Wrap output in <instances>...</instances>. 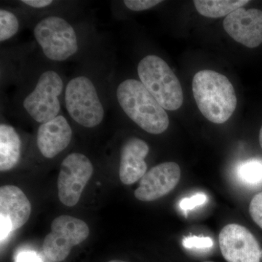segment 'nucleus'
I'll use <instances>...</instances> for the list:
<instances>
[{
	"instance_id": "7ed1b4c3",
	"label": "nucleus",
	"mask_w": 262,
	"mask_h": 262,
	"mask_svg": "<svg viewBox=\"0 0 262 262\" xmlns=\"http://www.w3.org/2000/svg\"><path fill=\"white\" fill-rule=\"evenodd\" d=\"M63 103L72 121L84 128L99 126L106 115L101 87L91 73H80L67 81Z\"/></svg>"
},
{
	"instance_id": "cd10ccee",
	"label": "nucleus",
	"mask_w": 262,
	"mask_h": 262,
	"mask_svg": "<svg viewBox=\"0 0 262 262\" xmlns=\"http://www.w3.org/2000/svg\"><path fill=\"white\" fill-rule=\"evenodd\" d=\"M204 262H213V261H204Z\"/></svg>"
},
{
	"instance_id": "6e6552de",
	"label": "nucleus",
	"mask_w": 262,
	"mask_h": 262,
	"mask_svg": "<svg viewBox=\"0 0 262 262\" xmlns=\"http://www.w3.org/2000/svg\"><path fill=\"white\" fill-rule=\"evenodd\" d=\"M93 173L94 165L86 155L79 152L67 155L62 161L58 178L60 201L66 206H76Z\"/></svg>"
},
{
	"instance_id": "f8f14e48",
	"label": "nucleus",
	"mask_w": 262,
	"mask_h": 262,
	"mask_svg": "<svg viewBox=\"0 0 262 262\" xmlns=\"http://www.w3.org/2000/svg\"><path fill=\"white\" fill-rule=\"evenodd\" d=\"M73 130L68 120L61 115L39 125L37 132V146L41 155L53 159L64 151L72 141Z\"/></svg>"
},
{
	"instance_id": "20e7f679",
	"label": "nucleus",
	"mask_w": 262,
	"mask_h": 262,
	"mask_svg": "<svg viewBox=\"0 0 262 262\" xmlns=\"http://www.w3.org/2000/svg\"><path fill=\"white\" fill-rule=\"evenodd\" d=\"M192 92L202 115L213 123H225L237 107L233 85L227 77L214 71L196 73L192 80Z\"/></svg>"
},
{
	"instance_id": "ddd939ff",
	"label": "nucleus",
	"mask_w": 262,
	"mask_h": 262,
	"mask_svg": "<svg viewBox=\"0 0 262 262\" xmlns=\"http://www.w3.org/2000/svg\"><path fill=\"white\" fill-rule=\"evenodd\" d=\"M149 147L146 142L137 137L127 139L120 150V181L125 185H130L141 180L147 170L145 158Z\"/></svg>"
},
{
	"instance_id": "9d476101",
	"label": "nucleus",
	"mask_w": 262,
	"mask_h": 262,
	"mask_svg": "<svg viewBox=\"0 0 262 262\" xmlns=\"http://www.w3.org/2000/svg\"><path fill=\"white\" fill-rule=\"evenodd\" d=\"M180 178L181 169L178 164L174 162L160 163L146 172L134 194L139 201H156L173 190Z\"/></svg>"
},
{
	"instance_id": "a211bd4d",
	"label": "nucleus",
	"mask_w": 262,
	"mask_h": 262,
	"mask_svg": "<svg viewBox=\"0 0 262 262\" xmlns=\"http://www.w3.org/2000/svg\"><path fill=\"white\" fill-rule=\"evenodd\" d=\"M237 177L246 184H260L262 182V163L258 160H250L241 164L237 168Z\"/></svg>"
},
{
	"instance_id": "9b49d317",
	"label": "nucleus",
	"mask_w": 262,
	"mask_h": 262,
	"mask_svg": "<svg viewBox=\"0 0 262 262\" xmlns=\"http://www.w3.org/2000/svg\"><path fill=\"white\" fill-rule=\"evenodd\" d=\"M226 32L236 42L255 48L262 43V11L244 8L234 10L223 21Z\"/></svg>"
},
{
	"instance_id": "0eeeda50",
	"label": "nucleus",
	"mask_w": 262,
	"mask_h": 262,
	"mask_svg": "<svg viewBox=\"0 0 262 262\" xmlns=\"http://www.w3.org/2000/svg\"><path fill=\"white\" fill-rule=\"evenodd\" d=\"M89 226L83 221L62 215L51 224V232L43 242V251L52 261H63L70 255L74 246L83 242L89 237Z\"/></svg>"
},
{
	"instance_id": "393cba45",
	"label": "nucleus",
	"mask_w": 262,
	"mask_h": 262,
	"mask_svg": "<svg viewBox=\"0 0 262 262\" xmlns=\"http://www.w3.org/2000/svg\"><path fill=\"white\" fill-rule=\"evenodd\" d=\"M259 144L262 149V126L261 127V129H260L259 131Z\"/></svg>"
},
{
	"instance_id": "aec40b11",
	"label": "nucleus",
	"mask_w": 262,
	"mask_h": 262,
	"mask_svg": "<svg viewBox=\"0 0 262 262\" xmlns=\"http://www.w3.org/2000/svg\"><path fill=\"white\" fill-rule=\"evenodd\" d=\"M249 213L253 222L262 229V192L256 194L251 200Z\"/></svg>"
},
{
	"instance_id": "39448f33",
	"label": "nucleus",
	"mask_w": 262,
	"mask_h": 262,
	"mask_svg": "<svg viewBox=\"0 0 262 262\" xmlns=\"http://www.w3.org/2000/svg\"><path fill=\"white\" fill-rule=\"evenodd\" d=\"M33 35L43 56L52 62L70 61L80 53L82 48L80 31L62 15L42 17L34 25Z\"/></svg>"
},
{
	"instance_id": "2eb2a0df",
	"label": "nucleus",
	"mask_w": 262,
	"mask_h": 262,
	"mask_svg": "<svg viewBox=\"0 0 262 262\" xmlns=\"http://www.w3.org/2000/svg\"><path fill=\"white\" fill-rule=\"evenodd\" d=\"M21 157V140L15 127L9 124H0V170L14 168Z\"/></svg>"
},
{
	"instance_id": "4468645a",
	"label": "nucleus",
	"mask_w": 262,
	"mask_h": 262,
	"mask_svg": "<svg viewBox=\"0 0 262 262\" xmlns=\"http://www.w3.org/2000/svg\"><path fill=\"white\" fill-rule=\"evenodd\" d=\"M31 213L30 202L20 188L14 185L0 188V220L8 222L14 231L27 223Z\"/></svg>"
},
{
	"instance_id": "f03ea898",
	"label": "nucleus",
	"mask_w": 262,
	"mask_h": 262,
	"mask_svg": "<svg viewBox=\"0 0 262 262\" xmlns=\"http://www.w3.org/2000/svg\"><path fill=\"white\" fill-rule=\"evenodd\" d=\"M115 98L123 113L142 130L158 135L168 129V114L140 80H122L117 84Z\"/></svg>"
},
{
	"instance_id": "5701e85b",
	"label": "nucleus",
	"mask_w": 262,
	"mask_h": 262,
	"mask_svg": "<svg viewBox=\"0 0 262 262\" xmlns=\"http://www.w3.org/2000/svg\"><path fill=\"white\" fill-rule=\"evenodd\" d=\"M20 3L32 9L44 10L54 5L55 2L52 0H22Z\"/></svg>"
},
{
	"instance_id": "1a4fd4ad",
	"label": "nucleus",
	"mask_w": 262,
	"mask_h": 262,
	"mask_svg": "<svg viewBox=\"0 0 262 262\" xmlns=\"http://www.w3.org/2000/svg\"><path fill=\"white\" fill-rule=\"evenodd\" d=\"M219 242L227 262H260L261 248L257 239L246 227L237 224L226 225L221 230Z\"/></svg>"
},
{
	"instance_id": "4be33fe9",
	"label": "nucleus",
	"mask_w": 262,
	"mask_h": 262,
	"mask_svg": "<svg viewBox=\"0 0 262 262\" xmlns=\"http://www.w3.org/2000/svg\"><path fill=\"white\" fill-rule=\"evenodd\" d=\"M208 198L203 193H196L191 198L182 199L179 203V207L183 211H189L194 209L196 207L201 206L206 203Z\"/></svg>"
},
{
	"instance_id": "6ab92c4d",
	"label": "nucleus",
	"mask_w": 262,
	"mask_h": 262,
	"mask_svg": "<svg viewBox=\"0 0 262 262\" xmlns=\"http://www.w3.org/2000/svg\"><path fill=\"white\" fill-rule=\"evenodd\" d=\"M183 246L187 249L207 251L213 248L214 242L210 237L188 236L183 239Z\"/></svg>"
},
{
	"instance_id": "f3484780",
	"label": "nucleus",
	"mask_w": 262,
	"mask_h": 262,
	"mask_svg": "<svg viewBox=\"0 0 262 262\" xmlns=\"http://www.w3.org/2000/svg\"><path fill=\"white\" fill-rule=\"evenodd\" d=\"M20 29L18 15L9 8L0 9V42H7L17 35Z\"/></svg>"
},
{
	"instance_id": "a878e982",
	"label": "nucleus",
	"mask_w": 262,
	"mask_h": 262,
	"mask_svg": "<svg viewBox=\"0 0 262 262\" xmlns=\"http://www.w3.org/2000/svg\"><path fill=\"white\" fill-rule=\"evenodd\" d=\"M108 262H127V261H122V260H112V261H110Z\"/></svg>"
},
{
	"instance_id": "412c9836",
	"label": "nucleus",
	"mask_w": 262,
	"mask_h": 262,
	"mask_svg": "<svg viewBox=\"0 0 262 262\" xmlns=\"http://www.w3.org/2000/svg\"><path fill=\"white\" fill-rule=\"evenodd\" d=\"M163 3L160 0H125L124 5L132 11L141 12L151 9Z\"/></svg>"
},
{
	"instance_id": "423d86ee",
	"label": "nucleus",
	"mask_w": 262,
	"mask_h": 262,
	"mask_svg": "<svg viewBox=\"0 0 262 262\" xmlns=\"http://www.w3.org/2000/svg\"><path fill=\"white\" fill-rule=\"evenodd\" d=\"M138 75L141 83L164 110L175 111L182 106L184 94L178 77L163 58L148 55L139 61Z\"/></svg>"
},
{
	"instance_id": "f257e3e1",
	"label": "nucleus",
	"mask_w": 262,
	"mask_h": 262,
	"mask_svg": "<svg viewBox=\"0 0 262 262\" xmlns=\"http://www.w3.org/2000/svg\"><path fill=\"white\" fill-rule=\"evenodd\" d=\"M66 84L64 77L58 70L39 71L19 96L20 113L39 125L56 118L61 115Z\"/></svg>"
},
{
	"instance_id": "dca6fc26",
	"label": "nucleus",
	"mask_w": 262,
	"mask_h": 262,
	"mask_svg": "<svg viewBox=\"0 0 262 262\" xmlns=\"http://www.w3.org/2000/svg\"><path fill=\"white\" fill-rule=\"evenodd\" d=\"M200 14L207 18L227 16L249 3L248 0H195L193 2Z\"/></svg>"
},
{
	"instance_id": "b1692460",
	"label": "nucleus",
	"mask_w": 262,
	"mask_h": 262,
	"mask_svg": "<svg viewBox=\"0 0 262 262\" xmlns=\"http://www.w3.org/2000/svg\"><path fill=\"white\" fill-rule=\"evenodd\" d=\"M16 262H42V259L34 251H22L17 256Z\"/></svg>"
},
{
	"instance_id": "bb28decb",
	"label": "nucleus",
	"mask_w": 262,
	"mask_h": 262,
	"mask_svg": "<svg viewBox=\"0 0 262 262\" xmlns=\"http://www.w3.org/2000/svg\"><path fill=\"white\" fill-rule=\"evenodd\" d=\"M261 259H262V251H261Z\"/></svg>"
}]
</instances>
